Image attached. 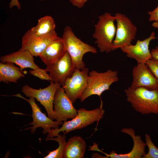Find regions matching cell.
Listing matches in <instances>:
<instances>
[{"instance_id": "17", "label": "cell", "mask_w": 158, "mask_h": 158, "mask_svg": "<svg viewBox=\"0 0 158 158\" xmlns=\"http://www.w3.org/2000/svg\"><path fill=\"white\" fill-rule=\"evenodd\" d=\"M66 52L64 42L61 38L59 37L51 43L39 56L48 66L58 61Z\"/></svg>"}, {"instance_id": "14", "label": "cell", "mask_w": 158, "mask_h": 158, "mask_svg": "<svg viewBox=\"0 0 158 158\" xmlns=\"http://www.w3.org/2000/svg\"><path fill=\"white\" fill-rule=\"evenodd\" d=\"M155 33L152 32L150 36L142 40H138L135 45L130 44L121 47V50L128 58L135 60L137 63H146L152 59L149 46L151 40L155 38Z\"/></svg>"}, {"instance_id": "8", "label": "cell", "mask_w": 158, "mask_h": 158, "mask_svg": "<svg viewBox=\"0 0 158 158\" xmlns=\"http://www.w3.org/2000/svg\"><path fill=\"white\" fill-rule=\"evenodd\" d=\"M59 37L55 31L48 34L40 35L30 29L22 37L21 48L28 50L34 56H39L51 43Z\"/></svg>"}, {"instance_id": "1", "label": "cell", "mask_w": 158, "mask_h": 158, "mask_svg": "<svg viewBox=\"0 0 158 158\" xmlns=\"http://www.w3.org/2000/svg\"><path fill=\"white\" fill-rule=\"evenodd\" d=\"M124 92L127 100L137 112L142 115L158 114V88L149 90L130 87Z\"/></svg>"}, {"instance_id": "26", "label": "cell", "mask_w": 158, "mask_h": 158, "mask_svg": "<svg viewBox=\"0 0 158 158\" xmlns=\"http://www.w3.org/2000/svg\"><path fill=\"white\" fill-rule=\"evenodd\" d=\"M73 5L79 8H81L84 6L85 3L87 0H69Z\"/></svg>"}, {"instance_id": "2", "label": "cell", "mask_w": 158, "mask_h": 158, "mask_svg": "<svg viewBox=\"0 0 158 158\" xmlns=\"http://www.w3.org/2000/svg\"><path fill=\"white\" fill-rule=\"evenodd\" d=\"M103 105L102 101L101 99L100 106L94 109L87 110L84 108H80L78 110V114L74 118L70 121H64L60 128L51 129L46 138L56 137L61 132L65 135L71 131L87 127L95 122H98L104 116L105 111Z\"/></svg>"}, {"instance_id": "23", "label": "cell", "mask_w": 158, "mask_h": 158, "mask_svg": "<svg viewBox=\"0 0 158 158\" xmlns=\"http://www.w3.org/2000/svg\"><path fill=\"white\" fill-rule=\"evenodd\" d=\"M46 69H42L39 67L35 69L31 70L29 71V73L33 76L37 77L42 80L53 81V80L50 76L49 74L47 73ZM54 82V81H53Z\"/></svg>"}, {"instance_id": "19", "label": "cell", "mask_w": 158, "mask_h": 158, "mask_svg": "<svg viewBox=\"0 0 158 158\" xmlns=\"http://www.w3.org/2000/svg\"><path fill=\"white\" fill-rule=\"evenodd\" d=\"M20 67L14 65V63L6 62L0 63V82L8 84L10 82L16 83L25 75Z\"/></svg>"}, {"instance_id": "29", "label": "cell", "mask_w": 158, "mask_h": 158, "mask_svg": "<svg viewBox=\"0 0 158 158\" xmlns=\"http://www.w3.org/2000/svg\"><path fill=\"white\" fill-rule=\"evenodd\" d=\"M152 25L154 28H158V21L154 22L152 23Z\"/></svg>"}, {"instance_id": "4", "label": "cell", "mask_w": 158, "mask_h": 158, "mask_svg": "<svg viewBox=\"0 0 158 158\" xmlns=\"http://www.w3.org/2000/svg\"><path fill=\"white\" fill-rule=\"evenodd\" d=\"M61 38L66 51L70 55L76 68L82 70L85 67V64L83 60L85 54L88 52L97 53V50L95 47L78 38L69 26H66L64 28Z\"/></svg>"}, {"instance_id": "13", "label": "cell", "mask_w": 158, "mask_h": 158, "mask_svg": "<svg viewBox=\"0 0 158 158\" xmlns=\"http://www.w3.org/2000/svg\"><path fill=\"white\" fill-rule=\"evenodd\" d=\"M132 75L133 80L131 87L135 89L143 87L149 90L158 88V80L146 63H137L133 69Z\"/></svg>"}, {"instance_id": "27", "label": "cell", "mask_w": 158, "mask_h": 158, "mask_svg": "<svg viewBox=\"0 0 158 158\" xmlns=\"http://www.w3.org/2000/svg\"><path fill=\"white\" fill-rule=\"evenodd\" d=\"M15 6H16L18 10L21 9V5L18 0H11L9 3V7L10 8H11Z\"/></svg>"}, {"instance_id": "3", "label": "cell", "mask_w": 158, "mask_h": 158, "mask_svg": "<svg viewBox=\"0 0 158 158\" xmlns=\"http://www.w3.org/2000/svg\"><path fill=\"white\" fill-rule=\"evenodd\" d=\"M98 20L94 25L93 37L101 52L112 51L113 43L115 38L116 27L114 23V16L105 12L98 17Z\"/></svg>"}, {"instance_id": "28", "label": "cell", "mask_w": 158, "mask_h": 158, "mask_svg": "<svg viewBox=\"0 0 158 158\" xmlns=\"http://www.w3.org/2000/svg\"><path fill=\"white\" fill-rule=\"evenodd\" d=\"M152 59L155 60H158V46L153 49L151 51Z\"/></svg>"}, {"instance_id": "22", "label": "cell", "mask_w": 158, "mask_h": 158, "mask_svg": "<svg viewBox=\"0 0 158 158\" xmlns=\"http://www.w3.org/2000/svg\"><path fill=\"white\" fill-rule=\"evenodd\" d=\"M145 139L146 145L148 148V152L144 155L143 158H158V147L152 142L150 136L146 134Z\"/></svg>"}, {"instance_id": "15", "label": "cell", "mask_w": 158, "mask_h": 158, "mask_svg": "<svg viewBox=\"0 0 158 158\" xmlns=\"http://www.w3.org/2000/svg\"><path fill=\"white\" fill-rule=\"evenodd\" d=\"M121 132L129 135L133 139V145L131 150L128 153L117 154L112 150L108 154L105 155L108 158H141L146 153L145 151L146 146L145 143L142 140L139 135H135L134 130L132 128H124L121 130Z\"/></svg>"}, {"instance_id": "20", "label": "cell", "mask_w": 158, "mask_h": 158, "mask_svg": "<svg viewBox=\"0 0 158 158\" xmlns=\"http://www.w3.org/2000/svg\"><path fill=\"white\" fill-rule=\"evenodd\" d=\"M56 24L54 19L50 16H45L38 20L37 25L30 30L35 34L43 35L55 31Z\"/></svg>"}, {"instance_id": "6", "label": "cell", "mask_w": 158, "mask_h": 158, "mask_svg": "<svg viewBox=\"0 0 158 158\" xmlns=\"http://www.w3.org/2000/svg\"><path fill=\"white\" fill-rule=\"evenodd\" d=\"M114 16L116 27L112 51L131 44L135 39L137 31L135 26L126 15L117 13Z\"/></svg>"}, {"instance_id": "5", "label": "cell", "mask_w": 158, "mask_h": 158, "mask_svg": "<svg viewBox=\"0 0 158 158\" xmlns=\"http://www.w3.org/2000/svg\"><path fill=\"white\" fill-rule=\"evenodd\" d=\"M119 80L118 72L109 69L104 72H98L95 70L89 72L86 88L80 99L81 102L92 95L100 97L104 91L109 89L114 83Z\"/></svg>"}, {"instance_id": "24", "label": "cell", "mask_w": 158, "mask_h": 158, "mask_svg": "<svg viewBox=\"0 0 158 158\" xmlns=\"http://www.w3.org/2000/svg\"><path fill=\"white\" fill-rule=\"evenodd\" d=\"M146 64L152 73L158 80V60L152 59L148 61Z\"/></svg>"}, {"instance_id": "21", "label": "cell", "mask_w": 158, "mask_h": 158, "mask_svg": "<svg viewBox=\"0 0 158 158\" xmlns=\"http://www.w3.org/2000/svg\"><path fill=\"white\" fill-rule=\"evenodd\" d=\"M66 136L65 135H61L59 133L55 138H46V141L54 140L57 142L59 144V147L56 150L50 152L44 158H63L67 142L66 140Z\"/></svg>"}, {"instance_id": "7", "label": "cell", "mask_w": 158, "mask_h": 158, "mask_svg": "<svg viewBox=\"0 0 158 158\" xmlns=\"http://www.w3.org/2000/svg\"><path fill=\"white\" fill-rule=\"evenodd\" d=\"M50 84L46 88L39 89H34L28 85L23 86L21 92L28 97H32L40 102L45 108L48 117L54 120L53 109L54 95L57 88L61 86L58 83L50 81Z\"/></svg>"}, {"instance_id": "25", "label": "cell", "mask_w": 158, "mask_h": 158, "mask_svg": "<svg viewBox=\"0 0 158 158\" xmlns=\"http://www.w3.org/2000/svg\"><path fill=\"white\" fill-rule=\"evenodd\" d=\"M148 14L149 16V21H158V6L153 11H148Z\"/></svg>"}, {"instance_id": "30", "label": "cell", "mask_w": 158, "mask_h": 158, "mask_svg": "<svg viewBox=\"0 0 158 158\" xmlns=\"http://www.w3.org/2000/svg\"><path fill=\"white\" fill-rule=\"evenodd\" d=\"M39 0L42 1H43V0Z\"/></svg>"}, {"instance_id": "10", "label": "cell", "mask_w": 158, "mask_h": 158, "mask_svg": "<svg viewBox=\"0 0 158 158\" xmlns=\"http://www.w3.org/2000/svg\"><path fill=\"white\" fill-rule=\"evenodd\" d=\"M13 96L23 99L30 104L32 111V116L33 121L28 125H32V126L26 129H30L32 133H34L37 128L41 127L43 129V133L45 134L48 133L51 128H59V126L63 124L62 121H54L48 117H47L41 111L40 108L36 103L34 97H30L29 99H27L19 93Z\"/></svg>"}, {"instance_id": "12", "label": "cell", "mask_w": 158, "mask_h": 158, "mask_svg": "<svg viewBox=\"0 0 158 158\" xmlns=\"http://www.w3.org/2000/svg\"><path fill=\"white\" fill-rule=\"evenodd\" d=\"M76 68L70 55L66 51L60 60L47 66L46 69L49 72L53 81L62 86L66 79L72 74Z\"/></svg>"}, {"instance_id": "9", "label": "cell", "mask_w": 158, "mask_h": 158, "mask_svg": "<svg viewBox=\"0 0 158 158\" xmlns=\"http://www.w3.org/2000/svg\"><path fill=\"white\" fill-rule=\"evenodd\" d=\"M89 69L85 67L82 70L76 68L72 74L66 79L62 87L73 103L80 98L87 84Z\"/></svg>"}, {"instance_id": "11", "label": "cell", "mask_w": 158, "mask_h": 158, "mask_svg": "<svg viewBox=\"0 0 158 158\" xmlns=\"http://www.w3.org/2000/svg\"><path fill=\"white\" fill-rule=\"evenodd\" d=\"M66 94L64 88L60 86L57 89L54 100V120L64 121L69 118H74L78 114V110Z\"/></svg>"}, {"instance_id": "18", "label": "cell", "mask_w": 158, "mask_h": 158, "mask_svg": "<svg viewBox=\"0 0 158 158\" xmlns=\"http://www.w3.org/2000/svg\"><path fill=\"white\" fill-rule=\"evenodd\" d=\"M86 145L80 136H73L68 140L65 150L64 158H83L85 152Z\"/></svg>"}, {"instance_id": "16", "label": "cell", "mask_w": 158, "mask_h": 158, "mask_svg": "<svg viewBox=\"0 0 158 158\" xmlns=\"http://www.w3.org/2000/svg\"><path fill=\"white\" fill-rule=\"evenodd\" d=\"M34 56L28 50L20 48L18 51L1 56V63L9 62L15 63L23 70L26 68L34 69L39 67L35 63Z\"/></svg>"}]
</instances>
